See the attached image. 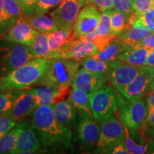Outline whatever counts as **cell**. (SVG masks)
<instances>
[{"instance_id": "1", "label": "cell", "mask_w": 154, "mask_h": 154, "mask_svg": "<svg viewBox=\"0 0 154 154\" xmlns=\"http://www.w3.org/2000/svg\"><path fill=\"white\" fill-rule=\"evenodd\" d=\"M32 123L44 149L62 151L72 146V131L57 121L53 105L36 107Z\"/></svg>"}, {"instance_id": "2", "label": "cell", "mask_w": 154, "mask_h": 154, "mask_svg": "<svg viewBox=\"0 0 154 154\" xmlns=\"http://www.w3.org/2000/svg\"><path fill=\"white\" fill-rule=\"evenodd\" d=\"M47 62V59L35 58L8 74L0 76V91L24 90L36 84Z\"/></svg>"}, {"instance_id": "3", "label": "cell", "mask_w": 154, "mask_h": 154, "mask_svg": "<svg viewBox=\"0 0 154 154\" xmlns=\"http://www.w3.org/2000/svg\"><path fill=\"white\" fill-rule=\"evenodd\" d=\"M81 61L64 58L48 59L45 70L36 84L59 88L72 86Z\"/></svg>"}, {"instance_id": "4", "label": "cell", "mask_w": 154, "mask_h": 154, "mask_svg": "<svg viewBox=\"0 0 154 154\" xmlns=\"http://www.w3.org/2000/svg\"><path fill=\"white\" fill-rule=\"evenodd\" d=\"M32 47L3 40L0 43V76L35 59Z\"/></svg>"}, {"instance_id": "5", "label": "cell", "mask_w": 154, "mask_h": 154, "mask_svg": "<svg viewBox=\"0 0 154 154\" xmlns=\"http://www.w3.org/2000/svg\"><path fill=\"white\" fill-rule=\"evenodd\" d=\"M101 122L96 151L97 153H109L117 143L124 140V127L113 115Z\"/></svg>"}, {"instance_id": "6", "label": "cell", "mask_w": 154, "mask_h": 154, "mask_svg": "<svg viewBox=\"0 0 154 154\" xmlns=\"http://www.w3.org/2000/svg\"><path fill=\"white\" fill-rule=\"evenodd\" d=\"M89 96L92 114L96 120H104L115 112L117 99L110 86L103 85Z\"/></svg>"}, {"instance_id": "7", "label": "cell", "mask_w": 154, "mask_h": 154, "mask_svg": "<svg viewBox=\"0 0 154 154\" xmlns=\"http://www.w3.org/2000/svg\"><path fill=\"white\" fill-rule=\"evenodd\" d=\"M121 104L120 116L124 125L128 129L137 130L146 121L148 115V107L144 100H128Z\"/></svg>"}, {"instance_id": "8", "label": "cell", "mask_w": 154, "mask_h": 154, "mask_svg": "<svg viewBox=\"0 0 154 154\" xmlns=\"http://www.w3.org/2000/svg\"><path fill=\"white\" fill-rule=\"evenodd\" d=\"M85 5L82 0H63L50 15L59 29L74 28L80 9Z\"/></svg>"}, {"instance_id": "9", "label": "cell", "mask_w": 154, "mask_h": 154, "mask_svg": "<svg viewBox=\"0 0 154 154\" xmlns=\"http://www.w3.org/2000/svg\"><path fill=\"white\" fill-rule=\"evenodd\" d=\"M96 53H97V50L93 42L74 37L67 42L58 51L53 53L50 59L64 58L82 61Z\"/></svg>"}, {"instance_id": "10", "label": "cell", "mask_w": 154, "mask_h": 154, "mask_svg": "<svg viewBox=\"0 0 154 154\" xmlns=\"http://www.w3.org/2000/svg\"><path fill=\"white\" fill-rule=\"evenodd\" d=\"M151 70V67L146 66L140 67L134 79L119 91L120 94L128 100L141 99L150 90Z\"/></svg>"}, {"instance_id": "11", "label": "cell", "mask_w": 154, "mask_h": 154, "mask_svg": "<svg viewBox=\"0 0 154 154\" xmlns=\"http://www.w3.org/2000/svg\"><path fill=\"white\" fill-rule=\"evenodd\" d=\"M79 112L78 134L83 149L91 150L96 145L99 138L100 128L96 122L95 118L84 111Z\"/></svg>"}, {"instance_id": "12", "label": "cell", "mask_w": 154, "mask_h": 154, "mask_svg": "<svg viewBox=\"0 0 154 154\" xmlns=\"http://www.w3.org/2000/svg\"><path fill=\"white\" fill-rule=\"evenodd\" d=\"M96 6L86 5L81 9L74 25L73 36L79 38L96 28L99 22L101 12Z\"/></svg>"}, {"instance_id": "13", "label": "cell", "mask_w": 154, "mask_h": 154, "mask_svg": "<svg viewBox=\"0 0 154 154\" xmlns=\"http://www.w3.org/2000/svg\"><path fill=\"white\" fill-rule=\"evenodd\" d=\"M111 69L109 74V82L119 91L128 85L136 76L140 67H136L124 61L116 60L110 61Z\"/></svg>"}, {"instance_id": "14", "label": "cell", "mask_w": 154, "mask_h": 154, "mask_svg": "<svg viewBox=\"0 0 154 154\" xmlns=\"http://www.w3.org/2000/svg\"><path fill=\"white\" fill-rule=\"evenodd\" d=\"M37 31L31 26L26 19L21 17L2 35V39L13 43L31 46L33 44Z\"/></svg>"}, {"instance_id": "15", "label": "cell", "mask_w": 154, "mask_h": 154, "mask_svg": "<svg viewBox=\"0 0 154 154\" xmlns=\"http://www.w3.org/2000/svg\"><path fill=\"white\" fill-rule=\"evenodd\" d=\"M41 141L34 125L25 122L23 128L17 137L16 146L13 154L34 153L39 151Z\"/></svg>"}, {"instance_id": "16", "label": "cell", "mask_w": 154, "mask_h": 154, "mask_svg": "<svg viewBox=\"0 0 154 154\" xmlns=\"http://www.w3.org/2000/svg\"><path fill=\"white\" fill-rule=\"evenodd\" d=\"M106 75L96 74L81 67L75 75L72 82V87L79 88L90 94L104 85Z\"/></svg>"}, {"instance_id": "17", "label": "cell", "mask_w": 154, "mask_h": 154, "mask_svg": "<svg viewBox=\"0 0 154 154\" xmlns=\"http://www.w3.org/2000/svg\"><path fill=\"white\" fill-rule=\"evenodd\" d=\"M36 107V99L32 90H22L15 99L12 109L8 116L17 122H20L27 116L33 113Z\"/></svg>"}, {"instance_id": "18", "label": "cell", "mask_w": 154, "mask_h": 154, "mask_svg": "<svg viewBox=\"0 0 154 154\" xmlns=\"http://www.w3.org/2000/svg\"><path fill=\"white\" fill-rule=\"evenodd\" d=\"M72 86L56 88L50 86H42L41 87L33 88V92L36 99V103L38 106L54 105L58 102L63 101L70 94Z\"/></svg>"}, {"instance_id": "19", "label": "cell", "mask_w": 154, "mask_h": 154, "mask_svg": "<svg viewBox=\"0 0 154 154\" xmlns=\"http://www.w3.org/2000/svg\"><path fill=\"white\" fill-rule=\"evenodd\" d=\"M150 50L151 49L149 48L136 44L120 54L116 59L129 63L132 66L142 67L146 66V59Z\"/></svg>"}, {"instance_id": "20", "label": "cell", "mask_w": 154, "mask_h": 154, "mask_svg": "<svg viewBox=\"0 0 154 154\" xmlns=\"http://www.w3.org/2000/svg\"><path fill=\"white\" fill-rule=\"evenodd\" d=\"M149 29L143 25L133 23L132 24L126 26V29L118 34L119 37L126 44L128 48L136 45L143 38L151 34Z\"/></svg>"}, {"instance_id": "21", "label": "cell", "mask_w": 154, "mask_h": 154, "mask_svg": "<svg viewBox=\"0 0 154 154\" xmlns=\"http://www.w3.org/2000/svg\"><path fill=\"white\" fill-rule=\"evenodd\" d=\"M53 107L57 121L61 125L68 128L75 119L76 109L74 106L69 100H63L54 104Z\"/></svg>"}, {"instance_id": "22", "label": "cell", "mask_w": 154, "mask_h": 154, "mask_svg": "<svg viewBox=\"0 0 154 154\" xmlns=\"http://www.w3.org/2000/svg\"><path fill=\"white\" fill-rule=\"evenodd\" d=\"M24 17L34 29L41 33L47 34L59 29L52 17L44 14H33Z\"/></svg>"}, {"instance_id": "23", "label": "cell", "mask_w": 154, "mask_h": 154, "mask_svg": "<svg viewBox=\"0 0 154 154\" xmlns=\"http://www.w3.org/2000/svg\"><path fill=\"white\" fill-rule=\"evenodd\" d=\"M128 48L126 44L119 37L118 35L116 38L108 44L104 49L94 54L91 57L99 59V60L109 62V61L116 60L118 56Z\"/></svg>"}, {"instance_id": "24", "label": "cell", "mask_w": 154, "mask_h": 154, "mask_svg": "<svg viewBox=\"0 0 154 154\" xmlns=\"http://www.w3.org/2000/svg\"><path fill=\"white\" fill-rule=\"evenodd\" d=\"M25 122L20 121L14 128L0 138V154L12 153L15 149L17 137L19 132L22 131Z\"/></svg>"}, {"instance_id": "25", "label": "cell", "mask_w": 154, "mask_h": 154, "mask_svg": "<svg viewBox=\"0 0 154 154\" xmlns=\"http://www.w3.org/2000/svg\"><path fill=\"white\" fill-rule=\"evenodd\" d=\"M73 32H74V28H71L66 29H58L56 32L47 34L48 44L51 53V57L53 53L58 51L67 42L74 38Z\"/></svg>"}, {"instance_id": "26", "label": "cell", "mask_w": 154, "mask_h": 154, "mask_svg": "<svg viewBox=\"0 0 154 154\" xmlns=\"http://www.w3.org/2000/svg\"><path fill=\"white\" fill-rule=\"evenodd\" d=\"M68 100L76 109H78L79 111H84L94 116L91 109L89 94L86 92L79 88L72 87Z\"/></svg>"}, {"instance_id": "27", "label": "cell", "mask_w": 154, "mask_h": 154, "mask_svg": "<svg viewBox=\"0 0 154 154\" xmlns=\"http://www.w3.org/2000/svg\"><path fill=\"white\" fill-rule=\"evenodd\" d=\"M5 25L7 30L22 16L21 4L17 0H4Z\"/></svg>"}, {"instance_id": "28", "label": "cell", "mask_w": 154, "mask_h": 154, "mask_svg": "<svg viewBox=\"0 0 154 154\" xmlns=\"http://www.w3.org/2000/svg\"><path fill=\"white\" fill-rule=\"evenodd\" d=\"M32 47L34 57L49 59L51 57V51L48 44L47 34L37 32L34 38Z\"/></svg>"}, {"instance_id": "29", "label": "cell", "mask_w": 154, "mask_h": 154, "mask_svg": "<svg viewBox=\"0 0 154 154\" xmlns=\"http://www.w3.org/2000/svg\"><path fill=\"white\" fill-rule=\"evenodd\" d=\"M81 66L89 72L108 75L111 69L110 61H104L92 57H86L81 61Z\"/></svg>"}, {"instance_id": "30", "label": "cell", "mask_w": 154, "mask_h": 154, "mask_svg": "<svg viewBox=\"0 0 154 154\" xmlns=\"http://www.w3.org/2000/svg\"><path fill=\"white\" fill-rule=\"evenodd\" d=\"M22 90L0 91V116L8 115L12 109L15 99Z\"/></svg>"}, {"instance_id": "31", "label": "cell", "mask_w": 154, "mask_h": 154, "mask_svg": "<svg viewBox=\"0 0 154 154\" xmlns=\"http://www.w3.org/2000/svg\"><path fill=\"white\" fill-rule=\"evenodd\" d=\"M128 16L124 12L111 10V32L115 34H119L126 29Z\"/></svg>"}, {"instance_id": "32", "label": "cell", "mask_w": 154, "mask_h": 154, "mask_svg": "<svg viewBox=\"0 0 154 154\" xmlns=\"http://www.w3.org/2000/svg\"><path fill=\"white\" fill-rule=\"evenodd\" d=\"M112 9H111L103 11V13L101 14L98 26L94 29L96 34H98V38L107 36L113 34L111 32V16Z\"/></svg>"}, {"instance_id": "33", "label": "cell", "mask_w": 154, "mask_h": 154, "mask_svg": "<svg viewBox=\"0 0 154 154\" xmlns=\"http://www.w3.org/2000/svg\"><path fill=\"white\" fill-rule=\"evenodd\" d=\"M124 143L128 153L131 154H143L147 153L149 149V143L143 145L138 144L134 141L129 135L128 128L126 125H124Z\"/></svg>"}, {"instance_id": "34", "label": "cell", "mask_w": 154, "mask_h": 154, "mask_svg": "<svg viewBox=\"0 0 154 154\" xmlns=\"http://www.w3.org/2000/svg\"><path fill=\"white\" fill-rule=\"evenodd\" d=\"M134 23L143 25L149 29L152 33H154V7L140 14L137 20Z\"/></svg>"}, {"instance_id": "35", "label": "cell", "mask_w": 154, "mask_h": 154, "mask_svg": "<svg viewBox=\"0 0 154 154\" xmlns=\"http://www.w3.org/2000/svg\"><path fill=\"white\" fill-rule=\"evenodd\" d=\"M63 0H37L34 14H45L59 5Z\"/></svg>"}, {"instance_id": "36", "label": "cell", "mask_w": 154, "mask_h": 154, "mask_svg": "<svg viewBox=\"0 0 154 154\" xmlns=\"http://www.w3.org/2000/svg\"><path fill=\"white\" fill-rule=\"evenodd\" d=\"M112 2L116 10L125 13L128 17L134 11L133 0H112Z\"/></svg>"}, {"instance_id": "37", "label": "cell", "mask_w": 154, "mask_h": 154, "mask_svg": "<svg viewBox=\"0 0 154 154\" xmlns=\"http://www.w3.org/2000/svg\"><path fill=\"white\" fill-rule=\"evenodd\" d=\"M17 123L8 115L0 116V138L14 128Z\"/></svg>"}, {"instance_id": "38", "label": "cell", "mask_w": 154, "mask_h": 154, "mask_svg": "<svg viewBox=\"0 0 154 154\" xmlns=\"http://www.w3.org/2000/svg\"><path fill=\"white\" fill-rule=\"evenodd\" d=\"M153 7L154 0H133L134 11L138 15Z\"/></svg>"}, {"instance_id": "39", "label": "cell", "mask_w": 154, "mask_h": 154, "mask_svg": "<svg viewBox=\"0 0 154 154\" xmlns=\"http://www.w3.org/2000/svg\"><path fill=\"white\" fill-rule=\"evenodd\" d=\"M85 5H93L96 6L100 11H105L113 8L112 0H82Z\"/></svg>"}, {"instance_id": "40", "label": "cell", "mask_w": 154, "mask_h": 154, "mask_svg": "<svg viewBox=\"0 0 154 154\" xmlns=\"http://www.w3.org/2000/svg\"><path fill=\"white\" fill-rule=\"evenodd\" d=\"M37 0H21V8L22 11V15L24 17H28L34 14Z\"/></svg>"}, {"instance_id": "41", "label": "cell", "mask_w": 154, "mask_h": 154, "mask_svg": "<svg viewBox=\"0 0 154 154\" xmlns=\"http://www.w3.org/2000/svg\"><path fill=\"white\" fill-rule=\"evenodd\" d=\"M109 153H113V154H128V150H127L126 146H125L124 140L119 142V143H117L112 149L111 150V151L109 152Z\"/></svg>"}, {"instance_id": "42", "label": "cell", "mask_w": 154, "mask_h": 154, "mask_svg": "<svg viewBox=\"0 0 154 154\" xmlns=\"http://www.w3.org/2000/svg\"><path fill=\"white\" fill-rule=\"evenodd\" d=\"M138 44L149 49H154V33H151L146 36L141 41L138 42Z\"/></svg>"}, {"instance_id": "43", "label": "cell", "mask_w": 154, "mask_h": 154, "mask_svg": "<svg viewBox=\"0 0 154 154\" xmlns=\"http://www.w3.org/2000/svg\"><path fill=\"white\" fill-rule=\"evenodd\" d=\"M0 25L5 32V33L7 31V29L5 25V12H4V0H0Z\"/></svg>"}, {"instance_id": "44", "label": "cell", "mask_w": 154, "mask_h": 154, "mask_svg": "<svg viewBox=\"0 0 154 154\" xmlns=\"http://www.w3.org/2000/svg\"><path fill=\"white\" fill-rule=\"evenodd\" d=\"M146 66L154 68V49H151L146 61Z\"/></svg>"}, {"instance_id": "45", "label": "cell", "mask_w": 154, "mask_h": 154, "mask_svg": "<svg viewBox=\"0 0 154 154\" xmlns=\"http://www.w3.org/2000/svg\"><path fill=\"white\" fill-rule=\"evenodd\" d=\"M144 123H146L148 126H154V109L153 110L150 111L148 112L147 117H146V121H144Z\"/></svg>"}, {"instance_id": "46", "label": "cell", "mask_w": 154, "mask_h": 154, "mask_svg": "<svg viewBox=\"0 0 154 154\" xmlns=\"http://www.w3.org/2000/svg\"><path fill=\"white\" fill-rule=\"evenodd\" d=\"M153 92V91H152ZM147 104H148V112L153 110L154 109V92L149 94L147 98Z\"/></svg>"}, {"instance_id": "47", "label": "cell", "mask_w": 154, "mask_h": 154, "mask_svg": "<svg viewBox=\"0 0 154 154\" xmlns=\"http://www.w3.org/2000/svg\"><path fill=\"white\" fill-rule=\"evenodd\" d=\"M150 91H154V68L151 70V82L150 84Z\"/></svg>"}, {"instance_id": "48", "label": "cell", "mask_w": 154, "mask_h": 154, "mask_svg": "<svg viewBox=\"0 0 154 154\" xmlns=\"http://www.w3.org/2000/svg\"><path fill=\"white\" fill-rule=\"evenodd\" d=\"M148 153H154V140H152L149 143V149L147 151Z\"/></svg>"}, {"instance_id": "49", "label": "cell", "mask_w": 154, "mask_h": 154, "mask_svg": "<svg viewBox=\"0 0 154 154\" xmlns=\"http://www.w3.org/2000/svg\"><path fill=\"white\" fill-rule=\"evenodd\" d=\"M4 34H5V32H4L2 28L1 25H0V36H2Z\"/></svg>"}, {"instance_id": "50", "label": "cell", "mask_w": 154, "mask_h": 154, "mask_svg": "<svg viewBox=\"0 0 154 154\" xmlns=\"http://www.w3.org/2000/svg\"><path fill=\"white\" fill-rule=\"evenodd\" d=\"M17 1H19V2H21V0H17Z\"/></svg>"}]
</instances>
